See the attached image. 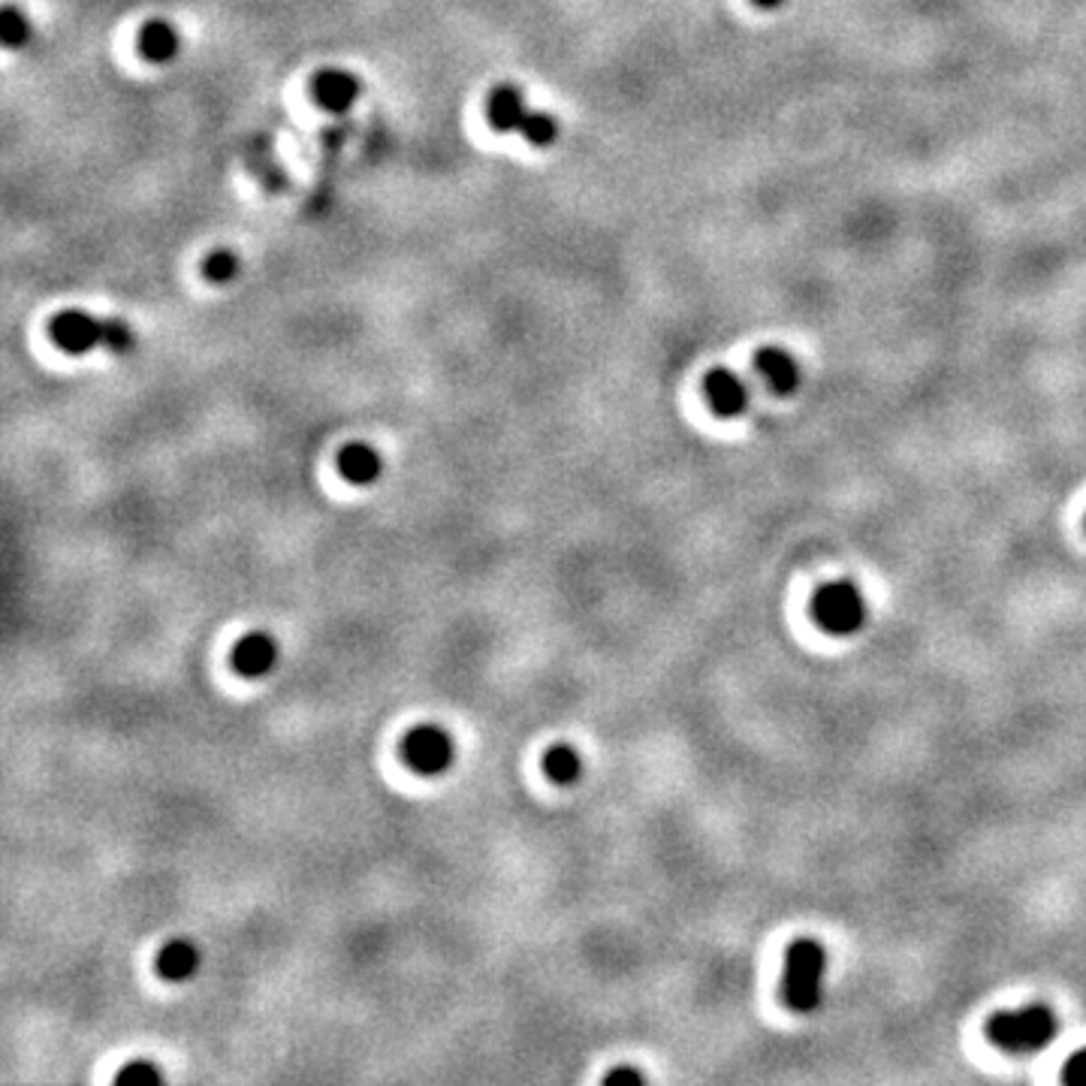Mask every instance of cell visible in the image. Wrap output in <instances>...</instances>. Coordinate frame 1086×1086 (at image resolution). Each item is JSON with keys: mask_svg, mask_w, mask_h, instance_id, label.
Masks as SVG:
<instances>
[{"mask_svg": "<svg viewBox=\"0 0 1086 1086\" xmlns=\"http://www.w3.org/2000/svg\"><path fill=\"white\" fill-rule=\"evenodd\" d=\"M133 341H137V336H133L127 320H118V317L103 320V348L113 350V353H127L133 348Z\"/></svg>", "mask_w": 1086, "mask_h": 1086, "instance_id": "ac0fdd59", "label": "cell"}, {"mask_svg": "<svg viewBox=\"0 0 1086 1086\" xmlns=\"http://www.w3.org/2000/svg\"><path fill=\"white\" fill-rule=\"evenodd\" d=\"M519 133H523V139L528 145L547 149V145H552V142L559 139V121H556L550 113H532V109H528L523 127H519Z\"/></svg>", "mask_w": 1086, "mask_h": 1086, "instance_id": "9a60e30c", "label": "cell"}, {"mask_svg": "<svg viewBox=\"0 0 1086 1086\" xmlns=\"http://www.w3.org/2000/svg\"><path fill=\"white\" fill-rule=\"evenodd\" d=\"M238 269H242V266H238V257L226 248L212 250V254L206 257V262H202V276L209 278V281H214V284L233 281V278L238 276Z\"/></svg>", "mask_w": 1086, "mask_h": 1086, "instance_id": "e0dca14e", "label": "cell"}, {"mask_svg": "<svg viewBox=\"0 0 1086 1086\" xmlns=\"http://www.w3.org/2000/svg\"><path fill=\"white\" fill-rule=\"evenodd\" d=\"M312 94H314V101L320 103L324 109L341 115V113H348L350 106L360 101L362 82L353 73H348V70L326 67V70H320V73H314Z\"/></svg>", "mask_w": 1086, "mask_h": 1086, "instance_id": "52a82bcc", "label": "cell"}, {"mask_svg": "<svg viewBox=\"0 0 1086 1086\" xmlns=\"http://www.w3.org/2000/svg\"><path fill=\"white\" fill-rule=\"evenodd\" d=\"M49 336L61 350L82 357L87 350L103 348V320L82 308H67L51 317Z\"/></svg>", "mask_w": 1086, "mask_h": 1086, "instance_id": "5b68a950", "label": "cell"}, {"mask_svg": "<svg viewBox=\"0 0 1086 1086\" xmlns=\"http://www.w3.org/2000/svg\"><path fill=\"white\" fill-rule=\"evenodd\" d=\"M1062 1084L1069 1086H1086V1050H1077L1069 1056L1065 1069H1062Z\"/></svg>", "mask_w": 1086, "mask_h": 1086, "instance_id": "ffe728a7", "label": "cell"}, {"mask_svg": "<svg viewBox=\"0 0 1086 1086\" xmlns=\"http://www.w3.org/2000/svg\"><path fill=\"white\" fill-rule=\"evenodd\" d=\"M178 49H182V37H178V31H175L170 22H163V19H151V22H145L142 31H139V51H142L145 61L151 63L173 61L175 55H178Z\"/></svg>", "mask_w": 1086, "mask_h": 1086, "instance_id": "4fadbf2b", "label": "cell"}, {"mask_svg": "<svg viewBox=\"0 0 1086 1086\" xmlns=\"http://www.w3.org/2000/svg\"><path fill=\"white\" fill-rule=\"evenodd\" d=\"M338 471L353 487H372L384 475V459L372 444H348L338 453Z\"/></svg>", "mask_w": 1086, "mask_h": 1086, "instance_id": "8fae6325", "label": "cell"}, {"mask_svg": "<svg viewBox=\"0 0 1086 1086\" xmlns=\"http://www.w3.org/2000/svg\"><path fill=\"white\" fill-rule=\"evenodd\" d=\"M0 37H3V46L7 49H22L27 46L31 39V22L22 10H15L13 3L3 7V15H0Z\"/></svg>", "mask_w": 1086, "mask_h": 1086, "instance_id": "2e32d148", "label": "cell"}, {"mask_svg": "<svg viewBox=\"0 0 1086 1086\" xmlns=\"http://www.w3.org/2000/svg\"><path fill=\"white\" fill-rule=\"evenodd\" d=\"M118 1084H137V1081H145V1084H161L163 1072L157 1069V1062L151 1060H133L127 1062L121 1072L115 1074Z\"/></svg>", "mask_w": 1086, "mask_h": 1086, "instance_id": "d6986e66", "label": "cell"}, {"mask_svg": "<svg viewBox=\"0 0 1086 1086\" xmlns=\"http://www.w3.org/2000/svg\"><path fill=\"white\" fill-rule=\"evenodd\" d=\"M583 770H586L583 755L571 743H556L544 755V773L550 775L556 785H574L583 779Z\"/></svg>", "mask_w": 1086, "mask_h": 1086, "instance_id": "5bb4252c", "label": "cell"}, {"mask_svg": "<svg viewBox=\"0 0 1086 1086\" xmlns=\"http://www.w3.org/2000/svg\"><path fill=\"white\" fill-rule=\"evenodd\" d=\"M401 758L417 775H444L456 761V743L444 727L420 724L401 743Z\"/></svg>", "mask_w": 1086, "mask_h": 1086, "instance_id": "277c9868", "label": "cell"}, {"mask_svg": "<svg viewBox=\"0 0 1086 1086\" xmlns=\"http://www.w3.org/2000/svg\"><path fill=\"white\" fill-rule=\"evenodd\" d=\"M703 393L719 417H739L751 401L749 384L731 369H712L710 375L703 377Z\"/></svg>", "mask_w": 1086, "mask_h": 1086, "instance_id": "8992f818", "label": "cell"}, {"mask_svg": "<svg viewBox=\"0 0 1086 1086\" xmlns=\"http://www.w3.org/2000/svg\"><path fill=\"white\" fill-rule=\"evenodd\" d=\"M233 667L245 679H262L278 667V643L269 634H248L233 650Z\"/></svg>", "mask_w": 1086, "mask_h": 1086, "instance_id": "9c48e42d", "label": "cell"}, {"mask_svg": "<svg viewBox=\"0 0 1086 1086\" xmlns=\"http://www.w3.org/2000/svg\"><path fill=\"white\" fill-rule=\"evenodd\" d=\"M827 950L818 938L799 936L787 945L782 1000L794 1014H811L825 1002Z\"/></svg>", "mask_w": 1086, "mask_h": 1086, "instance_id": "6da1fadb", "label": "cell"}, {"mask_svg": "<svg viewBox=\"0 0 1086 1086\" xmlns=\"http://www.w3.org/2000/svg\"><path fill=\"white\" fill-rule=\"evenodd\" d=\"M755 369L761 375L763 387L775 393V396H791L797 393L799 384H803V372H799V362L782 348H763L758 357H755Z\"/></svg>", "mask_w": 1086, "mask_h": 1086, "instance_id": "ba28073f", "label": "cell"}, {"mask_svg": "<svg viewBox=\"0 0 1086 1086\" xmlns=\"http://www.w3.org/2000/svg\"><path fill=\"white\" fill-rule=\"evenodd\" d=\"M751 3H755V7H761V10H782L787 0H751Z\"/></svg>", "mask_w": 1086, "mask_h": 1086, "instance_id": "7402d4cb", "label": "cell"}, {"mask_svg": "<svg viewBox=\"0 0 1086 1086\" xmlns=\"http://www.w3.org/2000/svg\"><path fill=\"white\" fill-rule=\"evenodd\" d=\"M811 616L821 631L833 634V638H851L857 634L866 624V600H863L861 588L849 583V580H837L827 583L815 592L811 598Z\"/></svg>", "mask_w": 1086, "mask_h": 1086, "instance_id": "3957f363", "label": "cell"}, {"mask_svg": "<svg viewBox=\"0 0 1086 1086\" xmlns=\"http://www.w3.org/2000/svg\"><path fill=\"white\" fill-rule=\"evenodd\" d=\"M1060 1032V1020L1048 1005H1026L1014 1012H996L986 1020V1038L1005 1053H1038L1050 1048Z\"/></svg>", "mask_w": 1086, "mask_h": 1086, "instance_id": "7a4b0ae2", "label": "cell"}, {"mask_svg": "<svg viewBox=\"0 0 1086 1086\" xmlns=\"http://www.w3.org/2000/svg\"><path fill=\"white\" fill-rule=\"evenodd\" d=\"M528 115V106H525V97L519 87L513 85H501L489 94L487 101V118L492 130L499 133H511V130H519Z\"/></svg>", "mask_w": 1086, "mask_h": 1086, "instance_id": "7c38bea8", "label": "cell"}, {"mask_svg": "<svg viewBox=\"0 0 1086 1086\" xmlns=\"http://www.w3.org/2000/svg\"><path fill=\"white\" fill-rule=\"evenodd\" d=\"M200 948L190 938H173L157 954V972L166 981H173V984H185V981H190L194 974L200 972Z\"/></svg>", "mask_w": 1086, "mask_h": 1086, "instance_id": "30bf717a", "label": "cell"}, {"mask_svg": "<svg viewBox=\"0 0 1086 1086\" xmlns=\"http://www.w3.org/2000/svg\"><path fill=\"white\" fill-rule=\"evenodd\" d=\"M643 1081H646V1074L640 1069H631V1065H619V1069L604 1074V1084H643Z\"/></svg>", "mask_w": 1086, "mask_h": 1086, "instance_id": "44dd1931", "label": "cell"}]
</instances>
